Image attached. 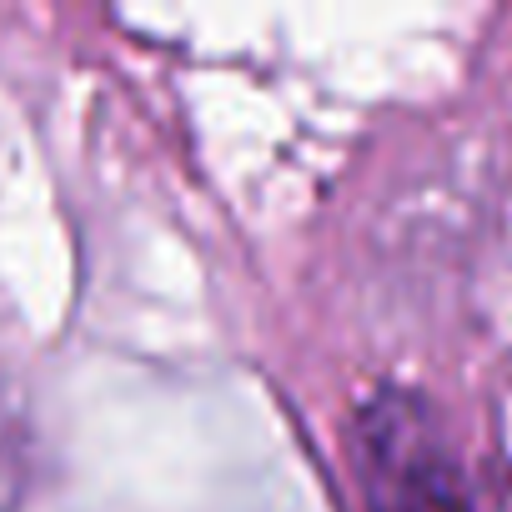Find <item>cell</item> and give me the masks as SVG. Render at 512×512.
Masks as SVG:
<instances>
[{"mask_svg": "<svg viewBox=\"0 0 512 512\" xmlns=\"http://www.w3.org/2000/svg\"><path fill=\"white\" fill-rule=\"evenodd\" d=\"M26 457H31V437L16 407L0 402V512H11L26 492Z\"/></svg>", "mask_w": 512, "mask_h": 512, "instance_id": "obj_2", "label": "cell"}, {"mask_svg": "<svg viewBox=\"0 0 512 512\" xmlns=\"http://www.w3.org/2000/svg\"><path fill=\"white\" fill-rule=\"evenodd\" d=\"M352 462L362 472L367 512H477L447 427L412 392H377L362 402Z\"/></svg>", "mask_w": 512, "mask_h": 512, "instance_id": "obj_1", "label": "cell"}]
</instances>
